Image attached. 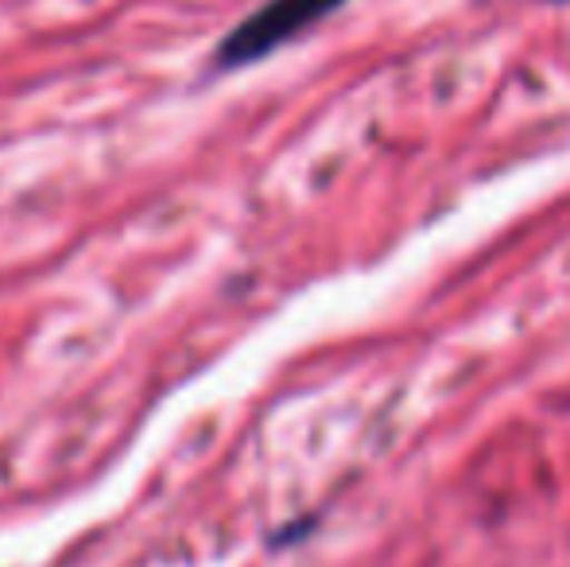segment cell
Returning <instances> with one entry per match:
<instances>
[{"label": "cell", "mask_w": 570, "mask_h": 567, "mask_svg": "<svg viewBox=\"0 0 570 567\" xmlns=\"http://www.w3.org/2000/svg\"><path fill=\"white\" fill-rule=\"evenodd\" d=\"M345 0H268L253 16L237 23L218 47V67H248L261 62L264 55H272L276 47L292 43L295 36L318 23L323 16H331L334 8H342Z\"/></svg>", "instance_id": "1"}]
</instances>
